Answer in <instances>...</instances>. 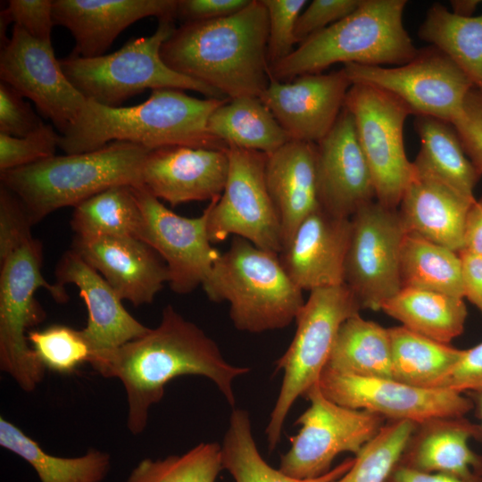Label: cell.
I'll return each instance as SVG.
<instances>
[{
	"instance_id": "obj_1",
	"label": "cell",
	"mask_w": 482,
	"mask_h": 482,
	"mask_svg": "<svg viewBox=\"0 0 482 482\" xmlns=\"http://www.w3.org/2000/svg\"><path fill=\"white\" fill-rule=\"evenodd\" d=\"M88 363L104 378L122 383L127 426L133 435L145 430L149 409L162 399L170 380L182 375L205 377L234 407L233 381L250 370L227 362L216 343L170 304L162 310L156 328L115 349L94 353Z\"/></svg>"
},
{
	"instance_id": "obj_2",
	"label": "cell",
	"mask_w": 482,
	"mask_h": 482,
	"mask_svg": "<svg viewBox=\"0 0 482 482\" xmlns=\"http://www.w3.org/2000/svg\"><path fill=\"white\" fill-rule=\"evenodd\" d=\"M268 13L262 0L213 20L184 22L161 47L174 71L229 99L260 97L269 84Z\"/></svg>"
},
{
	"instance_id": "obj_3",
	"label": "cell",
	"mask_w": 482,
	"mask_h": 482,
	"mask_svg": "<svg viewBox=\"0 0 482 482\" xmlns=\"http://www.w3.org/2000/svg\"><path fill=\"white\" fill-rule=\"evenodd\" d=\"M228 99H199L179 89L160 88L129 107L87 100L74 122L60 135L58 147L73 154L124 141L149 151L171 145L226 150L228 146L208 132L207 124L213 111Z\"/></svg>"
},
{
	"instance_id": "obj_4",
	"label": "cell",
	"mask_w": 482,
	"mask_h": 482,
	"mask_svg": "<svg viewBox=\"0 0 482 482\" xmlns=\"http://www.w3.org/2000/svg\"><path fill=\"white\" fill-rule=\"evenodd\" d=\"M405 0H362L349 15L307 38L269 67L279 81L320 73L335 63L403 65L418 54L403 23Z\"/></svg>"
},
{
	"instance_id": "obj_5",
	"label": "cell",
	"mask_w": 482,
	"mask_h": 482,
	"mask_svg": "<svg viewBox=\"0 0 482 482\" xmlns=\"http://www.w3.org/2000/svg\"><path fill=\"white\" fill-rule=\"evenodd\" d=\"M149 152L137 144L113 141L94 151L54 155L1 171V184L21 199L36 224L112 187L141 185V169Z\"/></svg>"
},
{
	"instance_id": "obj_6",
	"label": "cell",
	"mask_w": 482,
	"mask_h": 482,
	"mask_svg": "<svg viewBox=\"0 0 482 482\" xmlns=\"http://www.w3.org/2000/svg\"><path fill=\"white\" fill-rule=\"evenodd\" d=\"M202 287L211 301H227L235 327L250 333L287 327L305 302L278 253L239 237L220 253Z\"/></svg>"
},
{
	"instance_id": "obj_7",
	"label": "cell",
	"mask_w": 482,
	"mask_h": 482,
	"mask_svg": "<svg viewBox=\"0 0 482 482\" xmlns=\"http://www.w3.org/2000/svg\"><path fill=\"white\" fill-rule=\"evenodd\" d=\"M173 20L159 21L149 37L129 39L109 54L83 58L71 54L60 60L69 81L87 99L118 107L145 89H189L207 98H227L214 88L171 70L161 47L175 30Z\"/></svg>"
},
{
	"instance_id": "obj_8",
	"label": "cell",
	"mask_w": 482,
	"mask_h": 482,
	"mask_svg": "<svg viewBox=\"0 0 482 482\" xmlns=\"http://www.w3.org/2000/svg\"><path fill=\"white\" fill-rule=\"evenodd\" d=\"M360 310L359 302L345 284L310 292L295 320V337L275 363V372L282 370L284 376L266 428L270 451L280 440L285 420L294 403L319 383L341 325L360 313Z\"/></svg>"
},
{
	"instance_id": "obj_9",
	"label": "cell",
	"mask_w": 482,
	"mask_h": 482,
	"mask_svg": "<svg viewBox=\"0 0 482 482\" xmlns=\"http://www.w3.org/2000/svg\"><path fill=\"white\" fill-rule=\"evenodd\" d=\"M42 262L41 242L33 237L0 262V368L25 392L35 390L46 370L26 334L46 317L35 293L44 287L58 303L69 299L64 286L45 279Z\"/></svg>"
},
{
	"instance_id": "obj_10",
	"label": "cell",
	"mask_w": 482,
	"mask_h": 482,
	"mask_svg": "<svg viewBox=\"0 0 482 482\" xmlns=\"http://www.w3.org/2000/svg\"><path fill=\"white\" fill-rule=\"evenodd\" d=\"M344 107L353 118L372 176L376 201L397 209L415 176L403 144V126L411 110L387 91L358 83L349 88Z\"/></svg>"
},
{
	"instance_id": "obj_11",
	"label": "cell",
	"mask_w": 482,
	"mask_h": 482,
	"mask_svg": "<svg viewBox=\"0 0 482 482\" xmlns=\"http://www.w3.org/2000/svg\"><path fill=\"white\" fill-rule=\"evenodd\" d=\"M310 407L296 420L301 426L289 437L291 446L281 456L279 470L297 479H311L328 472L341 453L356 454L386 422L365 410L342 406L328 399L319 383L305 395Z\"/></svg>"
},
{
	"instance_id": "obj_12",
	"label": "cell",
	"mask_w": 482,
	"mask_h": 482,
	"mask_svg": "<svg viewBox=\"0 0 482 482\" xmlns=\"http://www.w3.org/2000/svg\"><path fill=\"white\" fill-rule=\"evenodd\" d=\"M229 171L220 196L211 201L207 234L212 244L229 236L245 238L254 245L279 253L280 221L266 179L267 154L229 146Z\"/></svg>"
},
{
	"instance_id": "obj_13",
	"label": "cell",
	"mask_w": 482,
	"mask_h": 482,
	"mask_svg": "<svg viewBox=\"0 0 482 482\" xmlns=\"http://www.w3.org/2000/svg\"><path fill=\"white\" fill-rule=\"evenodd\" d=\"M345 285L362 309L380 311L402 289L401 251L406 231L397 209L372 201L351 218Z\"/></svg>"
},
{
	"instance_id": "obj_14",
	"label": "cell",
	"mask_w": 482,
	"mask_h": 482,
	"mask_svg": "<svg viewBox=\"0 0 482 482\" xmlns=\"http://www.w3.org/2000/svg\"><path fill=\"white\" fill-rule=\"evenodd\" d=\"M343 69L352 84L386 90L403 101L411 114L450 123L460 116L474 87L467 75L434 46L419 49L411 61L396 67L346 63Z\"/></svg>"
},
{
	"instance_id": "obj_15",
	"label": "cell",
	"mask_w": 482,
	"mask_h": 482,
	"mask_svg": "<svg viewBox=\"0 0 482 482\" xmlns=\"http://www.w3.org/2000/svg\"><path fill=\"white\" fill-rule=\"evenodd\" d=\"M142 213L138 239L150 245L164 261L169 285L177 294H188L202 286L220 255L207 234L210 205L195 218L180 216L148 192L132 186Z\"/></svg>"
},
{
	"instance_id": "obj_16",
	"label": "cell",
	"mask_w": 482,
	"mask_h": 482,
	"mask_svg": "<svg viewBox=\"0 0 482 482\" xmlns=\"http://www.w3.org/2000/svg\"><path fill=\"white\" fill-rule=\"evenodd\" d=\"M319 386L331 401L369 411L386 420L418 424L438 417H462L474 406L471 398L449 388L425 389L393 378H359L326 368Z\"/></svg>"
},
{
	"instance_id": "obj_17",
	"label": "cell",
	"mask_w": 482,
	"mask_h": 482,
	"mask_svg": "<svg viewBox=\"0 0 482 482\" xmlns=\"http://www.w3.org/2000/svg\"><path fill=\"white\" fill-rule=\"evenodd\" d=\"M0 78L30 99L61 134L87 101L67 79L52 43L37 40L16 25L1 43Z\"/></svg>"
},
{
	"instance_id": "obj_18",
	"label": "cell",
	"mask_w": 482,
	"mask_h": 482,
	"mask_svg": "<svg viewBox=\"0 0 482 482\" xmlns=\"http://www.w3.org/2000/svg\"><path fill=\"white\" fill-rule=\"evenodd\" d=\"M352 86L345 70L304 74L293 81L269 75L260 96L291 140L318 144L333 128Z\"/></svg>"
},
{
	"instance_id": "obj_19",
	"label": "cell",
	"mask_w": 482,
	"mask_h": 482,
	"mask_svg": "<svg viewBox=\"0 0 482 482\" xmlns=\"http://www.w3.org/2000/svg\"><path fill=\"white\" fill-rule=\"evenodd\" d=\"M316 145L320 207L334 216L351 218L374 201L376 194L353 118L345 107L330 131Z\"/></svg>"
},
{
	"instance_id": "obj_20",
	"label": "cell",
	"mask_w": 482,
	"mask_h": 482,
	"mask_svg": "<svg viewBox=\"0 0 482 482\" xmlns=\"http://www.w3.org/2000/svg\"><path fill=\"white\" fill-rule=\"evenodd\" d=\"M227 149L171 145L152 150L142 165L141 185L172 206L211 202L220 196L227 181Z\"/></svg>"
},
{
	"instance_id": "obj_21",
	"label": "cell",
	"mask_w": 482,
	"mask_h": 482,
	"mask_svg": "<svg viewBox=\"0 0 482 482\" xmlns=\"http://www.w3.org/2000/svg\"><path fill=\"white\" fill-rule=\"evenodd\" d=\"M350 236V218L334 216L319 207L282 248L280 262L302 291L343 285Z\"/></svg>"
},
{
	"instance_id": "obj_22",
	"label": "cell",
	"mask_w": 482,
	"mask_h": 482,
	"mask_svg": "<svg viewBox=\"0 0 482 482\" xmlns=\"http://www.w3.org/2000/svg\"><path fill=\"white\" fill-rule=\"evenodd\" d=\"M71 249L104 278L121 300L135 306L151 303L169 283L164 261L137 237L75 236Z\"/></svg>"
},
{
	"instance_id": "obj_23",
	"label": "cell",
	"mask_w": 482,
	"mask_h": 482,
	"mask_svg": "<svg viewBox=\"0 0 482 482\" xmlns=\"http://www.w3.org/2000/svg\"><path fill=\"white\" fill-rule=\"evenodd\" d=\"M178 0H54V25L70 30L74 55L104 54L118 35L141 19L176 18Z\"/></svg>"
},
{
	"instance_id": "obj_24",
	"label": "cell",
	"mask_w": 482,
	"mask_h": 482,
	"mask_svg": "<svg viewBox=\"0 0 482 482\" xmlns=\"http://www.w3.org/2000/svg\"><path fill=\"white\" fill-rule=\"evenodd\" d=\"M54 273L56 283L79 288L88 315L81 331L93 354L115 349L149 331L125 309L104 278L71 248L62 255Z\"/></svg>"
},
{
	"instance_id": "obj_25",
	"label": "cell",
	"mask_w": 482,
	"mask_h": 482,
	"mask_svg": "<svg viewBox=\"0 0 482 482\" xmlns=\"http://www.w3.org/2000/svg\"><path fill=\"white\" fill-rule=\"evenodd\" d=\"M471 439L482 440V427L464 416L425 420L416 424L397 465L482 482V455L469 446Z\"/></svg>"
},
{
	"instance_id": "obj_26",
	"label": "cell",
	"mask_w": 482,
	"mask_h": 482,
	"mask_svg": "<svg viewBox=\"0 0 482 482\" xmlns=\"http://www.w3.org/2000/svg\"><path fill=\"white\" fill-rule=\"evenodd\" d=\"M265 179L280 221L283 248L299 224L320 207L317 145L290 139L267 154Z\"/></svg>"
},
{
	"instance_id": "obj_27",
	"label": "cell",
	"mask_w": 482,
	"mask_h": 482,
	"mask_svg": "<svg viewBox=\"0 0 482 482\" xmlns=\"http://www.w3.org/2000/svg\"><path fill=\"white\" fill-rule=\"evenodd\" d=\"M474 202L443 182L415 172L397 211L406 234L460 253Z\"/></svg>"
},
{
	"instance_id": "obj_28",
	"label": "cell",
	"mask_w": 482,
	"mask_h": 482,
	"mask_svg": "<svg viewBox=\"0 0 482 482\" xmlns=\"http://www.w3.org/2000/svg\"><path fill=\"white\" fill-rule=\"evenodd\" d=\"M414 129L420 142L412 162L415 172L476 200L473 191L481 175L468 157L453 125L432 116L417 115Z\"/></svg>"
},
{
	"instance_id": "obj_29",
	"label": "cell",
	"mask_w": 482,
	"mask_h": 482,
	"mask_svg": "<svg viewBox=\"0 0 482 482\" xmlns=\"http://www.w3.org/2000/svg\"><path fill=\"white\" fill-rule=\"evenodd\" d=\"M207 130L228 147L267 154L290 140L272 112L255 96L228 99L211 114Z\"/></svg>"
},
{
	"instance_id": "obj_30",
	"label": "cell",
	"mask_w": 482,
	"mask_h": 482,
	"mask_svg": "<svg viewBox=\"0 0 482 482\" xmlns=\"http://www.w3.org/2000/svg\"><path fill=\"white\" fill-rule=\"evenodd\" d=\"M460 298L438 292L402 288L382 308L406 328L447 344L464 330L467 307Z\"/></svg>"
},
{
	"instance_id": "obj_31",
	"label": "cell",
	"mask_w": 482,
	"mask_h": 482,
	"mask_svg": "<svg viewBox=\"0 0 482 482\" xmlns=\"http://www.w3.org/2000/svg\"><path fill=\"white\" fill-rule=\"evenodd\" d=\"M392 378L425 389L445 388L464 349L419 335L403 326L388 328Z\"/></svg>"
},
{
	"instance_id": "obj_32",
	"label": "cell",
	"mask_w": 482,
	"mask_h": 482,
	"mask_svg": "<svg viewBox=\"0 0 482 482\" xmlns=\"http://www.w3.org/2000/svg\"><path fill=\"white\" fill-rule=\"evenodd\" d=\"M326 369L366 378H392V351L388 328L360 313L340 327Z\"/></svg>"
},
{
	"instance_id": "obj_33",
	"label": "cell",
	"mask_w": 482,
	"mask_h": 482,
	"mask_svg": "<svg viewBox=\"0 0 482 482\" xmlns=\"http://www.w3.org/2000/svg\"><path fill=\"white\" fill-rule=\"evenodd\" d=\"M0 445L26 461L40 482H102L111 469V456L89 449L81 456L49 454L17 426L0 418Z\"/></svg>"
},
{
	"instance_id": "obj_34",
	"label": "cell",
	"mask_w": 482,
	"mask_h": 482,
	"mask_svg": "<svg viewBox=\"0 0 482 482\" xmlns=\"http://www.w3.org/2000/svg\"><path fill=\"white\" fill-rule=\"evenodd\" d=\"M418 36L445 54L482 92V14L462 17L435 3Z\"/></svg>"
},
{
	"instance_id": "obj_35",
	"label": "cell",
	"mask_w": 482,
	"mask_h": 482,
	"mask_svg": "<svg viewBox=\"0 0 482 482\" xmlns=\"http://www.w3.org/2000/svg\"><path fill=\"white\" fill-rule=\"evenodd\" d=\"M223 470L235 482H332L343 476L354 458H346L324 475L311 479H297L269 465L260 454L253 440L249 413L234 409L221 445Z\"/></svg>"
},
{
	"instance_id": "obj_36",
	"label": "cell",
	"mask_w": 482,
	"mask_h": 482,
	"mask_svg": "<svg viewBox=\"0 0 482 482\" xmlns=\"http://www.w3.org/2000/svg\"><path fill=\"white\" fill-rule=\"evenodd\" d=\"M402 288L438 292L464 298L460 253L406 234L400 261Z\"/></svg>"
},
{
	"instance_id": "obj_37",
	"label": "cell",
	"mask_w": 482,
	"mask_h": 482,
	"mask_svg": "<svg viewBox=\"0 0 482 482\" xmlns=\"http://www.w3.org/2000/svg\"><path fill=\"white\" fill-rule=\"evenodd\" d=\"M71 225L75 236L138 238L142 213L132 186L107 188L74 207Z\"/></svg>"
},
{
	"instance_id": "obj_38",
	"label": "cell",
	"mask_w": 482,
	"mask_h": 482,
	"mask_svg": "<svg viewBox=\"0 0 482 482\" xmlns=\"http://www.w3.org/2000/svg\"><path fill=\"white\" fill-rule=\"evenodd\" d=\"M222 470L221 446L200 443L183 454L143 459L126 482H215Z\"/></svg>"
},
{
	"instance_id": "obj_39",
	"label": "cell",
	"mask_w": 482,
	"mask_h": 482,
	"mask_svg": "<svg viewBox=\"0 0 482 482\" xmlns=\"http://www.w3.org/2000/svg\"><path fill=\"white\" fill-rule=\"evenodd\" d=\"M416 423L387 420L355 454L352 467L332 482H385L398 463Z\"/></svg>"
},
{
	"instance_id": "obj_40",
	"label": "cell",
	"mask_w": 482,
	"mask_h": 482,
	"mask_svg": "<svg viewBox=\"0 0 482 482\" xmlns=\"http://www.w3.org/2000/svg\"><path fill=\"white\" fill-rule=\"evenodd\" d=\"M28 340L45 369L59 373L73 372L93 354L82 331L65 325L29 330Z\"/></svg>"
},
{
	"instance_id": "obj_41",
	"label": "cell",
	"mask_w": 482,
	"mask_h": 482,
	"mask_svg": "<svg viewBox=\"0 0 482 482\" xmlns=\"http://www.w3.org/2000/svg\"><path fill=\"white\" fill-rule=\"evenodd\" d=\"M59 138L53 127L46 124L26 137L0 133V172L54 156Z\"/></svg>"
},
{
	"instance_id": "obj_42",
	"label": "cell",
	"mask_w": 482,
	"mask_h": 482,
	"mask_svg": "<svg viewBox=\"0 0 482 482\" xmlns=\"http://www.w3.org/2000/svg\"><path fill=\"white\" fill-rule=\"evenodd\" d=\"M268 13L269 67L287 57L297 44L295 26L306 0H262Z\"/></svg>"
},
{
	"instance_id": "obj_43",
	"label": "cell",
	"mask_w": 482,
	"mask_h": 482,
	"mask_svg": "<svg viewBox=\"0 0 482 482\" xmlns=\"http://www.w3.org/2000/svg\"><path fill=\"white\" fill-rule=\"evenodd\" d=\"M35 222L21 199L0 184V262L33 238Z\"/></svg>"
},
{
	"instance_id": "obj_44",
	"label": "cell",
	"mask_w": 482,
	"mask_h": 482,
	"mask_svg": "<svg viewBox=\"0 0 482 482\" xmlns=\"http://www.w3.org/2000/svg\"><path fill=\"white\" fill-rule=\"evenodd\" d=\"M12 22L30 37L42 42H51L54 25L53 1L51 0H10L1 11V43L7 39L5 30Z\"/></svg>"
},
{
	"instance_id": "obj_45",
	"label": "cell",
	"mask_w": 482,
	"mask_h": 482,
	"mask_svg": "<svg viewBox=\"0 0 482 482\" xmlns=\"http://www.w3.org/2000/svg\"><path fill=\"white\" fill-rule=\"evenodd\" d=\"M24 96L9 84L0 83V133L26 137L45 124Z\"/></svg>"
},
{
	"instance_id": "obj_46",
	"label": "cell",
	"mask_w": 482,
	"mask_h": 482,
	"mask_svg": "<svg viewBox=\"0 0 482 482\" xmlns=\"http://www.w3.org/2000/svg\"><path fill=\"white\" fill-rule=\"evenodd\" d=\"M362 0H313L302 11L295 26L297 44L352 13Z\"/></svg>"
},
{
	"instance_id": "obj_47",
	"label": "cell",
	"mask_w": 482,
	"mask_h": 482,
	"mask_svg": "<svg viewBox=\"0 0 482 482\" xmlns=\"http://www.w3.org/2000/svg\"><path fill=\"white\" fill-rule=\"evenodd\" d=\"M463 148L482 175V92L473 87L468 94L460 116L452 123Z\"/></svg>"
},
{
	"instance_id": "obj_48",
	"label": "cell",
	"mask_w": 482,
	"mask_h": 482,
	"mask_svg": "<svg viewBox=\"0 0 482 482\" xmlns=\"http://www.w3.org/2000/svg\"><path fill=\"white\" fill-rule=\"evenodd\" d=\"M445 388L460 393L482 390V342L463 353L446 380Z\"/></svg>"
},
{
	"instance_id": "obj_49",
	"label": "cell",
	"mask_w": 482,
	"mask_h": 482,
	"mask_svg": "<svg viewBox=\"0 0 482 482\" xmlns=\"http://www.w3.org/2000/svg\"><path fill=\"white\" fill-rule=\"evenodd\" d=\"M250 0H178L176 18L185 22L213 20L234 14Z\"/></svg>"
},
{
	"instance_id": "obj_50",
	"label": "cell",
	"mask_w": 482,
	"mask_h": 482,
	"mask_svg": "<svg viewBox=\"0 0 482 482\" xmlns=\"http://www.w3.org/2000/svg\"><path fill=\"white\" fill-rule=\"evenodd\" d=\"M462 262L464 298L482 312V257L460 253Z\"/></svg>"
},
{
	"instance_id": "obj_51",
	"label": "cell",
	"mask_w": 482,
	"mask_h": 482,
	"mask_svg": "<svg viewBox=\"0 0 482 482\" xmlns=\"http://www.w3.org/2000/svg\"><path fill=\"white\" fill-rule=\"evenodd\" d=\"M459 253L482 257V197L475 200L468 212L463 246Z\"/></svg>"
},
{
	"instance_id": "obj_52",
	"label": "cell",
	"mask_w": 482,
	"mask_h": 482,
	"mask_svg": "<svg viewBox=\"0 0 482 482\" xmlns=\"http://www.w3.org/2000/svg\"><path fill=\"white\" fill-rule=\"evenodd\" d=\"M385 482H465L458 478L442 474L427 473L411 470L400 465L393 469Z\"/></svg>"
},
{
	"instance_id": "obj_53",
	"label": "cell",
	"mask_w": 482,
	"mask_h": 482,
	"mask_svg": "<svg viewBox=\"0 0 482 482\" xmlns=\"http://www.w3.org/2000/svg\"><path fill=\"white\" fill-rule=\"evenodd\" d=\"M452 12L462 17H471L472 13L479 4L478 0H453L450 1Z\"/></svg>"
},
{
	"instance_id": "obj_54",
	"label": "cell",
	"mask_w": 482,
	"mask_h": 482,
	"mask_svg": "<svg viewBox=\"0 0 482 482\" xmlns=\"http://www.w3.org/2000/svg\"><path fill=\"white\" fill-rule=\"evenodd\" d=\"M471 399H472V401L474 403V405H476V407H477L478 416H479V418L481 420V424L480 425L482 427V390L478 391V392H473Z\"/></svg>"
}]
</instances>
